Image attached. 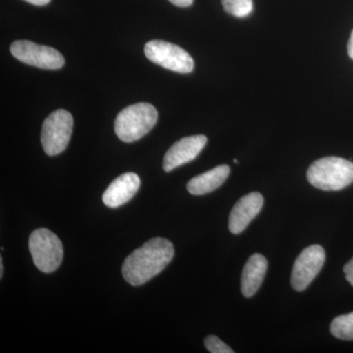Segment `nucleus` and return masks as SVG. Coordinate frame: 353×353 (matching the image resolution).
Returning <instances> with one entry per match:
<instances>
[{
  "instance_id": "f257e3e1",
  "label": "nucleus",
  "mask_w": 353,
  "mask_h": 353,
  "mask_svg": "<svg viewBox=\"0 0 353 353\" xmlns=\"http://www.w3.org/2000/svg\"><path fill=\"white\" fill-rule=\"evenodd\" d=\"M175 254L173 243L163 238H154L137 248L125 259L123 277L134 287L152 280L168 266Z\"/></svg>"
},
{
  "instance_id": "f03ea898",
  "label": "nucleus",
  "mask_w": 353,
  "mask_h": 353,
  "mask_svg": "<svg viewBox=\"0 0 353 353\" xmlns=\"http://www.w3.org/2000/svg\"><path fill=\"white\" fill-rule=\"evenodd\" d=\"M307 180L316 189L325 192L345 189L353 183V163L341 157L321 158L309 167Z\"/></svg>"
},
{
  "instance_id": "7ed1b4c3",
  "label": "nucleus",
  "mask_w": 353,
  "mask_h": 353,
  "mask_svg": "<svg viewBox=\"0 0 353 353\" xmlns=\"http://www.w3.org/2000/svg\"><path fill=\"white\" fill-rule=\"evenodd\" d=\"M157 108L150 103L141 102L123 109L115 120V132L124 143H134L152 131L157 124Z\"/></svg>"
},
{
  "instance_id": "20e7f679",
  "label": "nucleus",
  "mask_w": 353,
  "mask_h": 353,
  "mask_svg": "<svg viewBox=\"0 0 353 353\" xmlns=\"http://www.w3.org/2000/svg\"><path fill=\"white\" fill-rule=\"evenodd\" d=\"M29 250L37 268L43 273L57 271L63 259L61 241L46 228L32 232L30 236Z\"/></svg>"
},
{
  "instance_id": "39448f33",
  "label": "nucleus",
  "mask_w": 353,
  "mask_h": 353,
  "mask_svg": "<svg viewBox=\"0 0 353 353\" xmlns=\"http://www.w3.org/2000/svg\"><path fill=\"white\" fill-rule=\"evenodd\" d=\"M73 116L64 109H58L44 120L41 130V145L50 157L66 150L73 132Z\"/></svg>"
},
{
  "instance_id": "423d86ee",
  "label": "nucleus",
  "mask_w": 353,
  "mask_h": 353,
  "mask_svg": "<svg viewBox=\"0 0 353 353\" xmlns=\"http://www.w3.org/2000/svg\"><path fill=\"white\" fill-rule=\"evenodd\" d=\"M146 57L153 62L171 71L180 74H189L194 68L192 57L185 50L168 41L153 39L145 46Z\"/></svg>"
},
{
  "instance_id": "0eeeda50",
  "label": "nucleus",
  "mask_w": 353,
  "mask_h": 353,
  "mask_svg": "<svg viewBox=\"0 0 353 353\" xmlns=\"http://www.w3.org/2000/svg\"><path fill=\"white\" fill-rule=\"evenodd\" d=\"M14 57L23 63L41 69L57 70L65 64V58L59 51L50 46H39L31 41H16L10 46Z\"/></svg>"
},
{
  "instance_id": "6e6552de",
  "label": "nucleus",
  "mask_w": 353,
  "mask_h": 353,
  "mask_svg": "<svg viewBox=\"0 0 353 353\" xmlns=\"http://www.w3.org/2000/svg\"><path fill=\"white\" fill-rule=\"evenodd\" d=\"M326 253L321 245L308 246L301 252L292 267L290 284L296 292H303L321 271Z\"/></svg>"
},
{
  "instance_id": "1a4fd4ad",
  "label": "nucleus",
  "mask_w": 353,
  "mask_h": 353,
  "mask_svg": "<svg viewBox=\"0 0 353 353\" xmlns=\"http://www.w3.org/2000/svg\"><path fill=\"white\" fill-rule=\"evenodd\" d=\"M206 143H208V138L203 134L181 139L180 141L174 143L165 154L164 171L170 172L196 159Z\"/></svg>"
},
{
  "instance_id": "9d476101",
  "label": "nucleus",
  "mask_w": 353,
  "mask_h": 353,
  "mask_svg": "<svg viewBox=\"0 0 353 353\" xmlns=\"http://www.w3.org/2000/svg\"><path fill=\"white\" fill-rule=\"evenodd\" d=\"M263 204V196L259 192H250L241 197L230 213V232L234 234L243 233L250 222L259 214Z\"/></svg>"
},
{
  "instance_id": "9b49d317",
  "label": "nucleus",
  "mask_w": 353,
  "mask_h": 353,
  "mask_svg": "<svg viewBox=\"0 0 353 353\" xmlns=\"http://www.w3.org/2000/svg\"><path fill=\"white\" fill-rule=\"evenodd\" d=\"M141 180L137 174H123L109 185L102 196L103 203L109 208H117L131 201L138 192Z\"/></svg>"
},
{
  "instance_id": "f8f14e48",
  "label": "nucleus",
  "mask_w": 353,
  "mask_h": 353,
  "mask_svg": "<svg viewBox=\"0 0 353 353\" xmlns=\"http://www.w3.org/2000/svg\"><path fill=\"white\" fill-rule=\"evenodd\" d=\"M268 262L263 255L255 253L248 259L241 274V290L245 297L256 294L266 275Z\"/></svg>"
},
{
  "instance_id": "ddd939ff",
  "label": "nucleus",
  "mask_w": 353,
  "mask_h": 353,
  "mask_svg": "<svg viewBox=\"0 0 353 353\" xmlns=\"http://www.w3.org/2000/svg\"><path fill=\"white\" fill-rule=\"evenodd\" d=\"M231 169L228 165H220L205 173L192 178L188 183L187 189L192 196L210 194L220 188L230 175Z\"/></svg>"
},
{
  "instance_id": "4468645a",
  "label": "nucleus",
  "mask_w": 353,
  "mask_h": 353,
  "mask_svg": "<svg viewBox=\"0 0 353 353\" xmlns=\"http://www.w3.org/2000/svg\"><path fill=\"white\" fill-rule=\"evenodd\" d=\"M330 331L334 338L353 341V312L334 318L331 323Z\"/></svg>"
},
{
  "instance_id": "2eb2a0df",
  "label": "nucleus",
  "mask_w": 353,
  "mask_h": 353,
  "mask_svg": "<svg viewBox=\"0 0 353 353\" xmlns=\"http://www.w3.org/2000/svg\"><path fill=\"white\" fill-rule=\"evenodd\" d=\"M225 11L234 17L243 18L252 12V0H222Z\"/></svg>"
},
{
  "instance_id": "dca6fc26",
  "label": "nucleus",
  "mask_w": 353,
  "mask_h": 353,
  "mask_svg": "<svg viewBox=\"0 0 353 353\" xmlns=\"http://www.w3.org/2000/svg\"><path fill=\"white\" fill-rule=\"evenodd\" d=\"M204 345H205L206 350L211 353L234 352L224 341H221L218 336H213V334L206 336L205 340H204Z\"/></svg>"
},
{
  "instance_id": "f3484780",
  "label": "nucleus",
  "mask_w": 353,
  "mask_h": 353,
  "mask_svg": "<svg viewBox=\"0 0 353 353\" xmlns=\"http://www.w3.org/2000/svg\"><path fill=\"white\" fill-rule=\"evenodd\" d=\"M343 272H345V278H347L348 283L353 287V259L343 267Z\"/></svg>"
},
{
  "instance_id": "a211bd4d",
  "label": "nucleus",
  "mask_w": 353,
  "mask_h": 353,
  "mask_svg": "<svg viewBox=\"0 0 353 353\" xmlns=\"http://www.w3.org/2000/svg\"><path fill=\"white\" fill-rule=\"evenodd\" d=\"M169 1L179 7H189L194 3V0H169Z\"/></svg>"
},
{
  "instance_id": "6ab92c4d",
  "label": "nucleus",
  "mask_w": 353,
  "mask_h": 353,
  "mask_svg": "<svg viewBox=\"0 0 353 353\" xmlns=\"http://www.w3.org/2000/svg\"><path fill=\"white\" fill-rule=\"evenodd\" d=\"M25 1L29 2V3L34 4V6H43L46 4L50 3V0H25Z\"/></svg>"
},
{
  "instance_id": "aec40b11",
  "label": "nucleus",
  "mask_w": 353,
  "mask_h": 353,
  "mask_svg": "<svg viewBox=\"0 0 353 353\" xmlns=\"http://www.w3.org/2000/svg\"><path fill=\"white\" fill-rule=\"evenodd\" d=\"M347 52L350 57L353 60V31L352 34H350V41H348Z\"/></svg>"
},
{
  "instance_id": "412c9836",
  "label": "nucleus",
  "mask_w": 353,
  "mask_h": 353,
  "mask_svg": "<svg viewBox=\"0 0 353 353\" xmlns=\"http://www.w3.org/2000/svg\"><path fill=\"white\" fill-rule=\"evenodd\" d=\"M3 272H4L3 261H2V257H1V259H0V278L3 277Z\"/></svg>"
}]
</instances>
